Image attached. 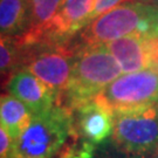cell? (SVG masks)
Here are the masks:
<instances>
[{
    "instance_id": "obj_17",
    "label": "cell",
    "mask_w": 158,
    "mask_h": 158,
    "mask_svg": "<svg viewBox=\"0 0 158 158\" xmlns=\"http://www.w3.org/2000/svg\"><path fill=\"white\" fill-rule=\"evenodd\" d=\"M123 1L125 0H95V6H94V10L89 18V23L98 15L107 13L108 11H110L111 8H114L115 6H117Z\"/></svg>"
},
{
    "instance_id": "obj_11",
    "label": "cell",
    "mask_w": 158,
    "mask_h": 158,
    "mask_svg": "<svg viewBox=\"0 0 158 158\" xmlns=\"http://www.w3.org/2000/svg\"><path fill=\"white\" fill-rule=\"evenodd\" d=\"M61 2L62 0H28V28L23 35L18 36L23 46L41 44Z\"/></svg>"
},
{
    "instance_id": "obj_12",
    "label": "cell",
    "mask_w": 158,
    "mask_h": 158,
    "mask_svg": "<svg viewBox=\"0 0 158 158\" xmlns=\"http://www.w3.org/2000/svg\"><path fill=\"white\" fill-rule=\"evenodd\" d=\"M34 116L32 111L15 96L6 93L0 98V122L13 139L27 130Z\"/></svg>"
},
{
    "instance_id": "obj_4",
    "label": "cell",
    "mask_w": 158,
    "mask_h": 158,
    "mask_svg": "<svg viewBox=\"0 0 158 158\" xmlns=\"http://www.w3.org/2000/svg\"><path fill=\"white\" fill-rule=\"evenodd\" d=\"M23 47V68L42 81L55 94L57 104H60L72 82L79 47L68 42Z\"/></svg>"
},
{
    "instance_id": "obj_14",
    "label": "cell",
    "mask_w": 158,
    "mask_h": 158,
    "mask_svg": "<svg viewBox=\"0 0 158 158\" xmlns=\"http://www.w3.org/2000/svg\"><path fill=\"white\" fill-rule=\"evenodd\" d=\"M25 48L18 36H1L0 41V70L2 87L7 85L13 74L23 67Z\"/></svg>"
},
{
    "instance_id": "obj_20",
    "label": "cell",
    "mask_w": 158,
    "mask_h": 158,
    "mask_svg": "<svg viewBox=\"0 0 158 158\" xmlns=\"http://www.w3.org/2000/svg\"><path fill=\"white\" fill-rule=\"evenodd\" d=\"M148 1H150L151 4H155V5L158 6V0H148Z\"/></svg>"
},
{
    "instance_id": "obj_2",
    "label": "cell",
    "mask_w": 158,
    "mask_h": 158,
    "mask_svg": "<svg viewBox=\"0 0 158 158\" xmlns=\"http://www.w3.org/2000/svg\"><path fill=\"white\" fill-rule=\"evenodd\" d=\"M122 73L118 62L106 45L79 47L72 82L57 106L73 110L94 100Z\"/></svg>"
},
{
    "instance_id": "obj_19",
    "label": "cell",
    "mask_w": 158,
    "mask_h": 158,
    "mask_svg": "<svg viewBox=\"0 0 158 158\" xmlns=\"http://www.w3.org/2000/svg\"><path fill=\"white\" fill-rule=\"evenodd\" d=\"M150 158H158V148L153 151V153L150 156Z\"/></svg>"
},
{
    "instance_id": "obj_5",
    "label": "cell",
    "mask_w": 158,
    "mask_h": 158,
    "mask_svg": "<svg viewBox=\"0 0 158 158\" xmlns=\"http://www.w3.org/2000/svg\"><path fill=\"white\" fill-rule=\"evenodd\" d=\"M113 114L132 111L158 104V70L121 75L95 97Z\"/></svg>"
},
{
    "instance_id": "obj_7",
    "label": "cell",
    "mask_w": 158,
    "mask_h": 158,
    "mask_svg": "<svg viewBox=\"0 0 158 158\" xmlns=\"http://www.w3.org/2000/svg\"><path fill=\"white\" fill-rule=\"evenodd\" d=\"M124 74L158 70V35L130 34L106 44Z\"/></svg>"
},
{
    "instance_id": "obj_6",
    "label": "cell",
    "mask_w": 158,
    "mask_h": 158,
    "mask_svg": "<svg viewBox=\"0 0 158 158\" xmlns=\"http://www.w3.org/2000/svg\"><path fill=\"white\" fill-rule=\"evenodd\" d=\"M110 141L127 152L151 156L158 148V104L113 114Z\"/></svg>"
},
{
    "instance_id": "obj_8",
    "label": "cell",
    "mask_w": 158,
    "mask_h": 158,
    "mask_svg": "<svg viewBox=\"0 0 158 158\" xmlns=\"http://www.w3.org/2000/svg\"><path fill=\"white\" fill-rule=\"evenodd\" d=\"M95 0H62L49 28L39 45L66 44L89 23Z\"/></svg>"
},
{
    "instance_id": "obj_1",
    "label": "cell",
    "mask_w": 158,
    "mask_h": 158,
    "mask_svg": "<svg viewBox=\"0 0 158 158\" xmlns=\"http://www.w3.org/2000/svg\"><path fill=\"white\" fill-rule=\"evenodd\" d=\"M130 34L158 35V6L148 0H125L80 32L77 47L106 45Z\"/></svg>"
},
{
    "instance_id": "obj_10",
    "label": "cell",
    "mask_w": 158,
    "mask_h": 158,
    "mask_svg": "<svg viewBox=\"0 0 158 158\" xmlns=\"http://www.w3.org/2000/svg\"><path fill=\"white\" fill-rule=\"evenodd\" d=\"M6 88L11 95L15 96L28 108L33 116L48 113L57 106L55 94L23 67L13 74Z\"/></svg>"
},
{
    "instance_id": "obj_16",
    "label": "cell",
    "mask_w": 158,
    "mask_h": 158,
    "mask_svg": "<svg viewBox=\"0 0 158 158\" xmlns=\"http://www.w3.org/2000/svg\"><path fill=\"white\" fill-rule=\"evenodd\" d=\"M95 158H150V156L127 152L124 150H121L116 145H114L110 141L109 143L106 142L104 144H102L101 148H98Z\"/></svg>"
},
{
    "instance_id": "obj_9",
    "label": "cell",
    "mask_w": 158,
    "mask_h": 158,
    "mask_svg": "<svg viewBox=\"0 0 158 158\" xmlns=\"http://www.w3.org/2000/svg\"><path fill=\"white\" fill-rule=\"evenodd\" d=\"M72 114V132L87 141L100 147L113 135V113L98 100L94 98L74 108Z\"/></svg>"
},
{
    "instance_id": "obj_13",
    "label": "cell",
    "mask_w": 158,
    "mask_h": 158,
    "mask_svg": "<svg viewBox=\"0 0 158 158\" xmlns=\"http://www.w3.org/2000/svg\"><path fill=\"white\" fill-rule=\"evenodd\" d=\"M28 0H0L1 36H19L28 28Z\"/></svg>"
},
{
    "instance_id": "obj_18",
    "label": "cell",
    "mask_w": 158,
    "mask_h": 158,
    "mask_svg": "<svg viewBox=\"0 0 158 158\" xmlns=\"http://www.w3.org/2000/svg\"><path fill=\"white\" fill-rule=\"evenodd\" d=\"M13 138L7 132V130L0 127V158L11 157L12 148H13Z\"/></svg>"
},
{
    "instance_id": "obj_3",
    "label": "cell",
    "mask_w": 158,
    "mask_h": 158,
    "mask_svg": "<svg viewBox=\"0 0 158 158\" xmlns=\"http://www.w3.org/2000/svg\"><path fill=\"white\" fill-rule=\"evenodd\" d=\"M73 128V114L64 106L34 116L27 130L13 141L10 158H54L68 141Z\"/></svg>"
},
{
    "instance_id": "obj_15",
    "label": "cell",
    "mask_w": 158,
    "mask_h": 158,
    "mask_svg": "<svg viewBox=\"0 0 158 158\" xmlns=\"http://www.w3.org/2000/svg\"><path fill=\"white\" fill-rule=\"evenodd\" d=\"M97 151L98 145L70 132L68 141L57 153V158H95Z\"/></svg>"
}]
</instances>
